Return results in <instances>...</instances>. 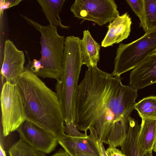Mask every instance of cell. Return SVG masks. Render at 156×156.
Instances as JSON below:
<instances>
[{
  "label": "cell",
  "mask_w": 156,
  "mask_h": 156,
  "mask_svg": "<svg viewBox=\"0 0 156 156\" xmlns=\"http://www.w3.org/2000/svg\"><path fill=\"white\" fill-rule=\"evenodd\" d=\"M88 68L77 89L74 124L85 133L89 129L100 143L121 147L127 137L138 90L97 65Z\"/></svg>",
  "instance_id": "1"
},
{
  "label": "cell",
  "mask_w": 156,
  "mask_h": 156,
  "mask_svg": "<svg viewBox=\"0 0 156 156\" xmlns=\"http://www.w3.org/2000/svg\"><path fill=\"white\" fill-rule=\"evenodd\" d=\"M16 85L21 95L26 120L53 134L64 137L65 121L56 92L31 70L25 69Z\"/></svg>",
  "instance_id": "2"
},
{
  "label": "cell",
  "mask_w": 156,
  "mask_h": 156,
  "mask_svg": "<svg viewBox=\"0 0 156 156\" xmlns=\"http://www.w3.org/2000/svg\"><path fill=\"white\" fill-rule=\"evenodd\" d=\"M80 39L73 36L65 38L62 71L55 86L65 124L74 122L78 82L83 65L79 46Z\"/></svg>",
  "instance_id": "3"
},
{
  "label": "cell",
  "mask_w": 156,
  "mask_h": 156,
  "mask_svg": "<svg viewBox=\"0 0 156 156\" xmlns=\"http://www.w3.org/2000/svg\"><path fill=\"white\" fill-rule=\"evenodd\" d=\"M30 25L40 34L41 58L42 68L35 74L39 77L57 81L61 76L65 40L60 35L57 27L49 24L41 25L23 14L20 15Z\"/></svg>",
  "instance_id": "4"
},
{
  "label": "cell",
  "mask_w": 156,
  "mask_h": 156,
  "mask_svg": "<svg viewBox=\"0 0 156 156\" xmlns=\"http://www.w3.org/2000/svg\"><path fill=\"white\" fill-rule=\"evenodd\" d=\"M156 52V29L148 31L128 44L120 43L114 60L113 76H120L133 69L149 56Z\"/></svg>",
  "instance_id": "5"
},
{
  "label": "cell",
  "mask_w": 156,
  "mask_h": 156,
  "mask_svg": "<svg viewBox=\"0 0 156 156\" xmlns=\"http://www.w3.org/2000/svg\"><path fill=\"white\" fill-rule=\"evenodd\" d=\"M0 101L3 133L6 136L16 130L26 120L23 102L16 84L4 83Z\"/></svg>",
  "instance_id": "6"
},
{
  "label": "cell",
  "mask_w": 156,
  "mask_h": 156,
  "mask_svg": "<svg viewBox=\"0 0 156 156\" xmlns=\"http://www.w3.org/2000/svg\"><path fill=\"white\" fill-rule=\"evenodd\" d=\"M74 16L90 21L102 26L119 16L117 6L114 0H76L71 6Z\"/></svg>",
  "instance_id": "7"
},
{
  "label": "cell",
  "mask_w": 156,
  "mask_h": 156,
  "mask_svg": "<svg viewBox=\"0 0 156 156\" xmlns=\"http://www.w3.org/2000/svg\"><path fill=\"white\" fill-rule=\"evenodd\" d=\"M16 130L20 139L34 149L45 154L52 152L58 143L53 134L27 120Z\"/></svg>",
  "instance_id": "8"
},
{
  "label": "cell",
  "mask_w": 156,
  "mask_h": 156,
  "mask_svg": "<svg viewBox=\"0 0 156 156\" xmlns=\"http://www.w3.org/2000/svg\"><path fill=\"white\" fill-rule=\"evenodd\" d=\"M3 59L1 70L2 80L16 84L25 71V56L23 51L18 49L9 39L5 42Z\"/></svg>",
  "instance_id": "9"
},
{
  "label": "cell",
  "mask_w": 156,
  "mask_h": 156,
  "mask_svg": "<svg viewBox=\"0 0 156 156\" xmlns=\"http://www.w3.org/2000/svg\"><path fill=\"white\" fill-rule=\"evenodd\" d=\"M58 143L71 156L83 153L93 156H102L98 144V139L90 133L89 135L72 137L66 134L57 139Z\"/></svg>",
  "instance_id": "10"
},
{
  "label": "cell",
  "mask_w": 156,
  "mask_h": 156,
  "mask_svg": "<svg viewBox=\"0 0 156 156\" xmlns=\"http://www.w3.org/2000/svg\"><path fill=\"white\" fill-rule=\"evenodd\" d=\"M129 79L130 86L137 90L156 83V52L133 69Z\"/></svg>",
  "instance_id": "11"
},
{
  "label": "cell",
  "mask_w": 156,
  "mask_h": 156,
  "mask_svg": "<svg viewBox=\"0 0 156 156\" xmlns=\"http://www.w3.org/2000/svg\"><path fill=\"white\" fill-rule=\"evenodd\" d=\"M132 23L127 12L116 17L107 26L108 30L101 46L105 48L112 46L127 38L130 34Z\"/></svg>",
  "instance_id": "12"
},
{
  "label": "cell",
  "mask_w": 156,
  "mask_h": 156,
  "mask_svg": "<svg viewBox=\"0 0 156 156\" xmlns=\"http://www.w3.org/2000/svg\"><path fill=\"white\" fill-rule=\"evenodd\" d=\"M156 141V119H142L137 139L139 154L141 156L153 151Z\"/></svg>",
  "instance_id": "13"
},
{
  "label": "cell",
  "mask_w": 156,
  "mask_h": 156,
  "mask_svg": "<svg viewBox=\"0 0 156 156\" xmlns=\"http://www.w3.org/2000/svg\"><path fill=\"white\" fill-rule=\"evenodd\" d=\"M80 51L83 65L89 67L97 65L100 60L101 45L92 37L90 31L85 30L79 41Z\"/></svg>",
  "instance_id": "14"
},
{
  "label": "cell",
  "mask_w": 156,
  "mask_h": 156,
  "mask_svg": "<svg viewBox=\"0 0 156 156\" xmlns=\"http://www.w3.org/2000/svg\"><path fill=\"white\" fill-rule=\"evenodd\" d=\"M42 11L51 25L68 29L70 27L63 25L59 16L65 0H38Z\"/></svg>",
  "instance_id": "15"
},
{
  "label": "cell",
  "mask_w": 156,
  "mask_h": 156,
  "mask_svg": "<svg viewBox=\"0 0 156 156\" xmlns=\"http://www.w3.org/2000/svg\"><path fill=\"white\" fill-rule=\"evenodd\" d=\"M140 129L138 122L130 117L129 119V129L126 140L121 147V151L126 156H141L139 153L137 139ZM152 151L142 156H153Z\"/></svg>",
  "instance_id": "16"
},
{
  "label": "cell",
  "mask_w": 156,
  "mask_h": 156,
  "mask_svg": "<svg viewBox=\"0 0 156 156\" xmlns=\"http://www.w3.org/2000/svg\"><path fill=\"white\" fill-rule=\"evenodd\" d=\"M134 109L142 119H156V96L143 98L136 103Z\"/></svg>",
  "instance_id": "17"
},
{
  "label": "cell",
  "mask_w": 156,
  "mask_h": 156,
  "mask_svg": "<svg viewBox=\"0 0 156 156\" xmlns=\"http://www.w3.org/2000/svg\"><path fill=\"white\" fill-rule=\"evenodd\" d=\"M9 153L10 156H46L21 139L10 148Z\"/></svg>",
  "instance_id": "18"
},
{
  "label": "cell",
  "mask_w": 156,
  "mask_h": 156,
  "mask_svg": "<svg viewBox=\"0 0 156 156\" xmlns=\"http://www.w3.org/2000/svg\"><path fill=\"white\" fill-rule=\"evenodd\" d=\"M145 32L156 29V0H144Z\"/></svg>",
  "instance_id": "19"
},
{
  "label": "cell",
  "mask_w": 156,
  "mask_h": 156,
  "mask_svg": "<svg viewBox=\"0 0 156 156\" xmlns=\"http://www.w3.org/2000/svg\"><path fill=\"white\" fill-rule=\"evenodd\" d=\"M126 1L140 20V27L145 29L144 0H126Z\"/></svg>",
  "instance_id": "20"
},
{
  "label": "cell",
  "mask_w": 156,
  "mask_h": 156,
  "mask_svg": "<svg viewBox=\"0 0 156 156\" xmlns=\"http://www.w3.org/2000/svg\"><path fill=\"white\" fill-rule=\"evenodd\" d=\"M65 133L68 136L72 137L84 136L87 134L80 133L76 128L74 122H71L68 124H65Z\"/></svg>",
  "instance_id": "21"
},
{
  "label": "cell",
  "mask_w": 156,
  "mask_h": 156,
  "mask_svg": "<svg viewBox=\"0 0 156 156\" xmlns=\"http://www.w3.org/2000/svg\"><path fill=\"white\" fill-rule=\"evenodd\" d=\"M21 0H0V14H3L4 10L18 4Z\"/></svg>",
  "instance_id": "22"
},
{
  "label": "cell",
  "mask_w": 156,
  "mask_h": 156,
  "mask_svg": "<svg viewBox=\"0 0 156 156\" xmlns=\"http://www.w3.org/2000/svg\"><path fill=\"white\" fill-rule=\"evenodd\" d=\"M105 152L107 156H126L121 151L113 147L109 146Z\"/></svg>",
  "instance_id": "23"
},
{
  "label": "cell",
  "mask_w": 156,
  "mask_h": 156,
  "mask_svg": "<svg viewBox=\"0 0 156 156\" xmlns=\"http://www.w3.org/2000/svg\"><path fill=\"white\" fill-rule=\"evenodd\" d=\"M98 144L102 156H107L105 151V150L102 143H100L98 141Z\"/></svg>",
  "instance_id": "24"
},
{
  "label": "cell",
  "mask_w": 156,
  "mask_h": 156,
  "mask_svg": "<svg viewBox=\"0 0 156 156\" xmlns=\"http://www.w3.org/2000/svg\"><path fill=\"white\" fill-rule=\"evenodd\" d=\"M52 156H71L67 152L65 151H59Z\"/></svg>",
  "instance_id": "25"
},
{
  "label": "cell",
  "mask_w": 156,
  "mask_h": 156,
  "mask_svg": "<svg viewBox=\"0 0 156 156\" xmlns=\"http://www.w3.org/2000/svg\"><path fill=\"white\" fill-rule=\"evenodd\" d=\"M0 156H6L3 145L1 143L0 145Z\"/></svg>",
  "instance_id": "26"
},
{
  "label": "cell",
  "mask_w": 156,
  "mask_h": 156,
  "mask_svg": "<svg viewBox=\"0 0 156 156\" xmlns=\"http://www.w3.org/2000/svg\"><path fill=\"white\" fill-rule=\"evenodd\" d=\"M76 156H93L91 155H88L83 153H79L77 154Z\"/></svg>",
  "instance_id": "27"
},
{
  "label": "cell",
  "mask_w": 156,
  "mask_h": 156,
  "mask_svg": "<svg viewBox=\"0 0 156 156\" xmlns=\"http://www.w3.org/2000/svg\"><path fill=\"white\" fill-rule=\"evenodd\" d=\"M153 151L156 153V141L154 145Z\"/></svg>",
  "instance_id": "28"
}]
</instances>
